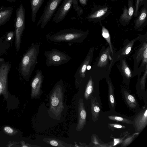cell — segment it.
Listing matches in <instances>:
<instances>
[{"mask_svg": "<svg viewBox=\"0 0 147 147\" xmlns=\"http://www.w3.org/2000/svg\"><path fill=\"white\" fill-rule=\"evenodd\" d=\"M40 52L39 45L32 43L23 55L19 66V73L23 79L28 81L37 63Z\"/></svg>", "mask_w": 147, "mask_h": 147, "instance_id": "6da1fadb", "label": "cell"}, {"mask_svg": "<svg viewBox=\"0 0 147 147\" xmlns=\"http://www.w3.org/2000/svg\"><path fill=\"white\" fill-rule=\"evenodd\" d=\"M88 31H84L75 29L61 31L53 34L47 35L48 40L53 42L82 43L87 37Z\"/></svg>", "mask_w": 147, "mask_h": 147, "instance_id": "7a4b0ae2", "label": "cell"}, {"mask_svg": "<svg viewBox=\"0 0 147 147\" xmlns=\"http://www.w3.org/2000/svg\"><path fill=\"white\" fill-rule=\"evenodd\" d=\"M140 44L133 55L134 71V76L140 75L147 67V37L145 35L139 36Z\"/></svg>", "mask_w": 147, "mask_h": 147, "instance_id": "3957f363", "label": "cell"}, {"mask_svg": "<svg viewBox=\"0 0 147 147\" xmlns=\"http://www.w3.org/2000/svg\"><path fill=\"white\" fill-rule=\"evenodd\" d=\"M114 57H112L109 46L107 47H103L101 49L95 64L93 65L98 71L104 74L105 78L109 76L111 68L115 63Z\"/></svg>", "mask_w": 147, "mask_h": 147, "instance_id": "277c9868", "label": "cell"}, {"mask_svg": "<svg viewBox=\"0 0 147 147\" xmlns=\"http://www.w3.org/2000/svg\"><path fill=\"white\" fill-rule=\"evenodd\" d=\"M63 81L60 80L55 85L51 96L50 110L56 117L61 115L64 108L63 102Z\"/></svg>", "mask_w": 147, "mask_h": 147, "instance_id": "5b68a950", "label": "cell"}, {"mask_svg": "<svg viewBox=\"0 0 147 147\" xmlns=\"http://www.w3.org/2000/svg\"><path fill=\"white\" fill-rule=\"evenodd\" d=\"M16 18L15 46L16 51L18 52L20 48L22 37L25 29V10L22 3L17 9Z\"/></svg>", "mask_w": 147, "mask_h": 147, "instance_id": "8992f818", "label": "cell"}, {"mask_svg": "<svg viewBox=\"0 0 147 147\" xmlns=\"http://www.w3.org/2000/svg\"><path fill=\"white\" fill-rule=\"evenodd\" d=\"M47 66H58L69 61L70 57L67 54L55 49L44 52Z\"/></svg>", "mask_w": 147, "mask_h": 147, "instance_id": "52a82bcc", "label": "cell"}, {"mask_svg": "<svg viewBox=\"0 0 147 147\" xmlns=\"http://www.w3.org/2000/svg\"><path fill=\"white\" fill-rule=\"evenodd\" d=\"M74 9L80 15L82 12V9L78 6V0H63L53 18L56 23L62 21L65 17L72 5Z\"/></svg>", "mask_w": 147, "mask_h": 147, "instance_id": "ba28073f", "label": "cell"}, {"mask_svg": "<svg viewBox=\"0 0 147 147\" xmlns=\"http://www.w3.org/2000/svg\"><path fill=\"white\" fill-rule=\"evenodd\" d=\"M11 67L9 61H6L3 58H0V95L3 94L5 98L8 96V76Z\"/></svg>", "mask_w": 147, "mask_h": 147, "instance_id": "9c48e42d", "label": "cell"}, {"mask_svg": "<svg viewBox=\"0 0 147 147\" xmlns=\"http://www.w3.org/2000/svg\"><path fill=\"white\" fill-rule=\"evenodd\" d=\"M62 0H49L45 7L43 12L37 25L40 24L42 29L50 20Z\"/></svg>", "mask_w": 147, "mask_h": 147, "instance_id": "30bf717a", "label": "cell"}, {"mask_svg": "<svg viewBox=\"0 0 147 147\" xmlns=\"http://www.w3.org/2000/svg\"><path fill=\"white\" fill-rule=\"evenodd\" d=\"M94 50L93 47L90 48L84 59L75 74V82L77 86L80 84L82 80L85 77L87 67L91 64L93 58Z\"/></svg>", "mask_w": 147, "mask_h": 147, "instance_id": "8fae6325", "label": "cell"}, {"mask_svg": "<svg viewBox=\"0 0 147 147\" xmlns=\"http://www.w3.org/2000/svg\"><path fill=\"white\" fill-rule=\"evenodd\" d=\"M44 78L42 71L38 69L31 84L32 98H37L40 94Z\"/></svg>", "mask_w": 147, "mask_h": 147, "instance_id": "7c38bea8", "label": "cell"}, {"mask_svg": "<svg viewBox=\"0 0 147 147\" xmlns=\"http://www.w3.org/2000/svg\"><path fill=\"white\" fill-rule=\"evenodd\" d=\"M139 37L138 36L129 41L128 39L125 40L124 42L123 47L119 49L117 53H116L114 57L115 62L119 61L120 59L126 58L131 52L134 43L138 40Z\"/></svg>", "mask_w": 147, "mask_h": 147, "instance_id": "4fadbf2b", "label": "cell"}, {"mask_svg": "<svg viewBox=\"0 0 147 147\" xmlns=\"http://www.w3.org/2000/svg\"><path fill=\"white\" fill-rule=\"evenodd\" d=\"M117 66L123 80L125 81L129 82L131 79L135 76L133 72L128 65L126 58H123L119 60Z\"/></svg>", "mask_w": 147, "mask_h": 147, "instance_id": "5bb4252c", "label": "cell"}, {"mask_svg": "<svg viewBox=\"0 0 147 147\" xmlns=\"http://www.w3.org/2000/svg\"><path fill=\"white\" fill-rule=\"evenodd\" d=\"M132 0H128V7L125 5L119 21L123 25H125L129 23L134 12Z\"/></svg>", "mask_w": 147, "mask_h": 147, "instance_id": "9a60e30c", "label": "cell"}, {"mask_svg": "<svg viewBox=\"0 0 147 147\" xmlns=\"http://www.w3.org/2000/svg\"><path fill=\"white\" fill-rule=\"evenodd\" d=\"M78 121L76 130L78 131L81 130L86 124V113L85 111L83 100L80 98L78 102Z\"/></svg>", "mask_w": 147, "mask_h": 147, "instance_id": "2e32d148", "label": "cell"}, {"mask_svg": "<svg viewBox=\"0 0 147 147\" xmlns=\"http://www.w3.org/2000/svg\"><path fill=\"white\" fill-rule=\"evenodd\" d=\"M146 4V2L142 9L139 16L136 20L134 27V28L136 30H140L142 29L146 24L147 14Z\"/></svg>", "mask_w": 147, "mask_h": 147, "instance_id": "e0dca14e", "label": "cell"}, {"mask_svg": "<svg viewBox=\"0 0 147 147\" xmlns=\"http://www.w3.org/2000/svg\"><path fill=\"white\" fill-rule=\"evenodd\" d=\"M135 125L137 131L143 130L147 124V110L146 109L140 113L135 120Z\"/></svg>", "mask_w": 147, "mask_h": 147, "instance_id": "ac0fdd59", "label": "cell"}, {"mask_svg": "<svg viewBox=\"0 0 147 147\" xmlns=\"http://www.w3.org/2000/svg\"><path fill=\"white\" fill-rule=\"evenodd\" d=\"M45 0H30L31 8V19L34 23L36 20L37 13Z\"/></svg>", "mask_w": 147, "mask_h": 147, "instance_id": "d6986e66", "label": "cell"}, {"mask_svg": "<svg viewBox=\"0 0 147 147\" xmlns=\"http://www.w3.org/2000/svg\"><path fill=\"white\" fill-rule=\"evenodd\" d=\"M13 10V7H10L0 11V26L5 24L10 19Z\"/></svg>", "mask_w": 147, "mask_h": 147, "instance_id": "ffe728a7", "label": "cell"}, {"mask_svg": "<svg viewBox=\"0 0 147 147\" xmlns=\"http://www.w3.org/2000/svg\"><path fill=\"white\" fill-rule=\"evenodd\" d=\"M108 10V7H102L90 14L86 18L90 20L100 18L106 14Z\"/></svg>", "mask_w": 147, "mask_h": 147, "instance_id": "44dd1931", "label": "cell"}, {"mask_svg": "<svg viewBox=\"0 0 147 147\" xmlns=\"http://www.w3.org/2000/svg\"><path fill=\"white\" fill-rule=\"evenodd\" d=\"M102 35L108 43L111 52L112 57H113L116 53L113 49V47L111 42L110 36L108 30L104 26L102 25Z\"/></svg>", "mask_w": 147, "mask_h": 147, "instance_id": "7402d4cb", "label": "cell"}, {"mask_svg": "<svg viewBox=\"0 0 147 147\" xmlns=\"http://www.w3.org/2000/svg\"><path fill=\"white\" fill-rule=\"evenodd\" d=\"M124 93L125 98L128 105L132 108H135L137 104L134 97L127 91H125Z\"/></svg>", "mask_w": 147, "mask_h": 147, "instance_id": "603a6c76", "label": "cell"}, {"mask_svg": "<svg viewBox=\"0 0 147 147\" xmlns=\"http://www.w3.org/2000/svg\"><path fill=\"white\" fill-rule=\"evenodd\" d=\"M106 81L107 82L109 86V98L110 102L112 107H113L114 105V99L113 95V87L111 82V80L108 77L106 78Z\"/></svg>", "mask_w": 147, "mask_h": 147, "instance_id": "cb8c5ba5", "label": "cell"}, {"mask_svg": "<svg viewBox=\"0 0 147 147\" xmlns=\"http://www.w3.org/2000/svg\"><path fill=\"white\" fill-rule=\"evenodd\" d=\"M9 44L5 40L0 39V55L4 53L9 47Z\"/></svg>", "mask_w": 147, "mask_h": 147, "instance_id": "d4e9b609", "label": "cell"}, {"mask_svg": "<svg viewBox=\"0 0 147 147\" xmlns=\"http://www.w3.org/2000/svg\"><path fill=\"white\" fill-rule=\"evenodd\" d=\"M46 142L49 144L51 145L59 147H65L63 145V143L58 140H56L55 139H47L45 140Z\"/></svg>", "mask_w": 147, "mask_h": 147, "instance_id": "484cf974", "label": "cell"}, {"mask_svg": "<svg viewBox=\"0 0 147 147\" xmlns=\"http://www.w3.org/2000/svg\"><path fill=\"white\" fill-rule=\"evenodd\" d=\"M108 117L109 119L111 120L118 121L128 124L132 123L131 121L122 117L115 116H109Z\"/></svg>", "mask_w": 147, "mask_h": 147, "instance_id": "4316f807", "label": "cell"}, {"mask_svg": "<svg viewBox=\"0 0 147 147\" xmlns=\"http://www.w3.org/2000/svg\"><path fill=\"white\" fill-rule=\"evenodd\" d=\"M145 72L141 78L140 79V83L142 89L144 88L145 87L146 80L147 76V67L145 70Z\"/></svg>", "mask_w": 147, "mask_h": 147, "instance_id": "83f0119b", "label": "cell"}, {"mask_svg": "<svg viewBox=\"0 0 147 147\" xmlns=\"http://www.w3.org/2000/svg\"><path fill=\"white\" fill-rule=\"evenodd\" d=\"M144 0H136V3L135 11L134 13V16L136 17L138 14V10L139 7L143 4Z\"/></svg>", "mask_w": 147, "mask_h": 147, "instance_id": "f1b7e54d", "label": "cell"}, {"mask_svg": "<svg viewBox=\"0 0 147 147\" xmlns=\"http://www.w3.org/2000/svg\"><path fill=\"white\" fill-rule=\"evenodd\" d=\"M15 33L13 31H11L9 32L7 34L5 38V40L6 42L8 43L13 38Z\"/></svg>", "mask_w": 147, "mask_h": 147, "instance_id": "f546056e", "label": "cell"}, {"mask_svg": "<svg viewBox=\"0 0 147 147\" xmlns=\"http://www.w3.org/2000/svg\"><path fill=\"white\" fill-rule=\"evenodd\" d=\"M92 111L93 115H94L95 116H96L98 114L100 109L99 107L97 105H93L92 104Z\"/></svg>", "mask_w": 147, "mask_h": 147, "instance_id": "4dcf8cb0", "label": "cell"}, {"mask_svg": "<svg viewBox=\"0 0 147 147\" xmlns=\"http://www.w3.org/2000/svg\"><path fill=\"white\" fill-rule=\"evenodd\" d=\"M4 129L6 132L10 134H13L15 131L12 128L7 126L5 127Z\"/></svg>", "mask_w": 147, "mask_h": 147, "instance_id": "1f68e13d", "label": "cell"}, {"mask_svg": "<svg viewBox=\"0 0 147 147\" xmlns=\"http://www.w3.org/2000/svg\"><path fill=\"white\" fill-rule=\"evenodd\" d=\"M109 125L111 127L117 128H121L123 127L122 125L119 124H109Z\"/></svg>", "mask_w": 147, "mask_h": 147, "instance_id": "d6a6232c", "label": "cell"}, {"mask_svg": "<svg viewBox=\"0 0 147 147\" xmlns=\"http://www.w3.org/2000/svg\"><path fill=\"white\" fill-rule=\"evenodd\" d=\"M80 3L83 5H86L87 0H79Z\"/></svg>", "mask_w": 147, "mask_h": 147, "instance_id": "836d02e7", "label": "cell"}, {"mask_svg": "<svg viewBox=\"0 0 147 147\" xmlns=\"http://www.w3.org/2000/svg\"><path fill=\"white\" fill-rule=\"evenodd\" d=\"M7 0L9 2H14L16 0Z\"/></svg>", "mask_w": 147, "mask_h": 147, "instance_id": "e575fe53", "label": "cell"}, {"mask_svg": "<svg viewBox=\"0 0 147 147\" xmlns=\"http://www.w3.org/2000/svg\"><path fill=\"white\" fill-rule=\"evenodd\" d=\"M111 0L112 1H116V0Z\"/></svg>", "mask_w": 147, "mask_h": 147, "instance_id": "d590c367", "label": "cell"}]
</instances>
